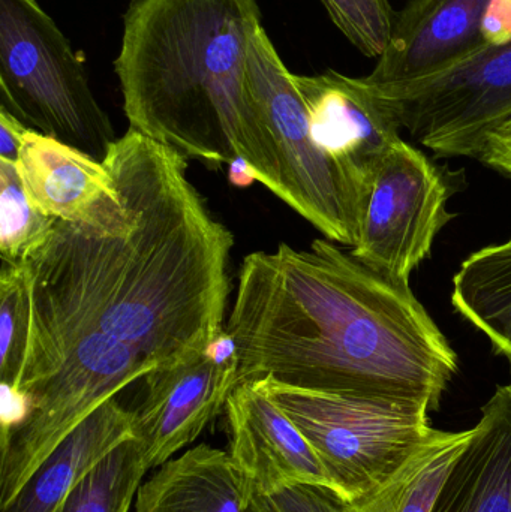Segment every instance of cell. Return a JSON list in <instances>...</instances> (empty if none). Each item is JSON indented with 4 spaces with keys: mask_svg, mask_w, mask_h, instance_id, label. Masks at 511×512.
Here are the masks:
<instances>
[{
    "mask_svg": "<svg viewBox=\"0 0 511 512\" xmlns=\"http://www.w3.org/2000/svg\"><path fill=\"white\" fill-rule=\"evenodd\" d=\"M104 164L134 227L108 236L57 221L27 262L32 321L102 331L158 369L194 360L225 330L233 234L171 147L129 128Z\"/></svg>",
    "mask_w": 511,
    "mask_h": 512,
    "instance_id": "obj_1",
    "label": "cell"
},
{
    "mask_svg": "<svg viewBox=\"0 0 511 512\" xmlns=\"http://www.w3.org/2000/svg\"><path fill=\"white\" fill-rule=\"evenodd\" d=\"M225 330L236 342L239 384L269 378L434 412L458 373L455 349L410 283L327 239L246 256Z\"/></svg>",
    "mask_w": 511,
    "mask_h": 512,
    "instance_id": "obj_2",
    "label": "cell"
},
{
    "mask_svg": "<svg viewBox=\"0 0 511 512\" xmlns=\"http://www.w3.org/2000/svg\"><path fill=\"white\" fill-rule=\"evenodd\" d=\"M258 0H131L114 71L129 128L212 168L243 158L284 197L281 165L249 87Z\"/></svg>",
    "mask_w": 511,
    "mask_h": 512,
    "instance_id": "obj_3",
    "label": "cell"
},
{
    "mask_svg": "<svg viewBox=\"0 0 511 512\" xmlns=\"http://www.w3.org/2000/svg\"><path fill=\"white\" fill-rule=\"evenodd\" d=\"M156 369L137 348L102 331L30 321L15 390L26 397L27 408L17 424L2 429L0 507L78 424Z\"/></svg>",
    "mask_w": 511,
    "mask_h": 512,
    "instance_id": "obj_4",
    "label": "cell"
},
{
    "mask_svg": "<svg viewBox=\"0 0 511 512\" xmlns=\"http://www.w3.org/2000/svg\"><path fill=\"white\" fill-rule=\"evenodd\" d=\"M0 93L27 128L98 161L117 140L86 60L38 0H0Z\"/></svg>",
    "mask_w": 511,
    "mask_h": 512,
    "instance_id": "obj_5",
    "label": "cell"
},
{
    "mask_svg": "<svg viewBox=\"0 0 511 512\" xmlns=\"http://www.w3.org/2000/svg\"><path fill=\"white\" fill-rule=\"evenodd\" d=\"M299 427L323 463L333 489L348 502L383 489L431 441L429 411L314 393L258 379Z\"/></svg>",
    "mask_w": 511,
    "mask_h": 512,
    "instance_id": "obj_6",
    "label": "cell"
},
{
    "mask_svg": "<svg viewBox=\"0 0 511 512\" xmlns=\"http://www.w3.org/2000/svg\"><path fill=\"white\" fill-rule=\"evenodd\" d=\"M248 78L278 153L282 201L327 240L353 249L368 192L315 143L294 74L285 66L264 24L252 39Z\"/></svg>",
    "mask_w": 511,
    "mask_h": 512,
    "instance_id": "obj_7",
    "label": "cell"
},
{
    "mask_svg": "<svg viewBox=\"0 0 511 512\" xmlns=\"http://www.w3.org/2000/svg\"><path fill=\"white\" fill-rule=\"evenodd\" d=\"M377 90L417 143L440 158L477 159L488 135L511 117V41L431 77Z\"/></svg>",
    "mask_w": 511,
    "mask_h": 512,
    "instance_id": "obj_8",
    "label": "cell"
},
{
    "mask_svg": "<svg viewBox=\"0 0 511 512\" xmlns=\"http://www.w3.org/2000/svg\"><path fill=\"white\" fill-rule=\"evenodd\" d=\"M453 186L446 168L402 141L372 179L351 254L390 279L410 282L440 231L455 218L447 210Z\"/></svg>",
    "mask_w": 511,
    "mask_h": 512,
    "instance_id": "obj_9",
    "label": "cell"
},
{
    "mask_svg": "<svg viewBox=\"0 0 511 512\" xmlns=\"http://www.w3.org/2000/svg\"><path fill=\"white\" fill-rule=\"evenodd\" d=\"M511 41V0H410L366 81L377 89L431 77Z\"/></svg>",
    "mask_w": 511,
    "mask_h": 512,
    "instance_id": "obj_10",
    "label": "cell"
},
{
    "mask_svg": "<svg viewBox=\"0 0 511 512\" xmlns=\"http://www.w3.org/2000/svg\"><path fill=\"white\" fill-rule=\"evenodd\" d=\"M315 143L366 192L386 156L401 144V123L365 77L294 74Z\"/></svg>",
    "mask_w": 511,
    "mask_h": 512,
    "instance_id": "obj_11",
    "label": "cell"
},
{
    "mask_svg": "<svg viewBox=\"0 0 511 512\" xmlns=\"http://www.w3.org/2000/svg\"><path fill=\"white\" fill-rule=\"evenodd\" d=\"M30 203L57 221L122 236L134 227L104 162L27 129L15 162Z\"/></svg>",
    "mask_w": 511,
    "mask_h": 512,
    "instance_id": "obj_12",
    "label": "cell"
},
{
    "mask_svg": "<svg viewBox=\"0 0 511 512\" xmlns=\"http://www.w3.org/2000/svg\"><path fill=\"white\" fill-rule=\"evenodd\" d=\"M146 396L134 411V438L150 468L171 460L225 409L239 385V363H222L209 354L150 372Z\"/></svg>",
    "mask_w": 511,
    "mask_h": 512,
    "instance_id": "obj_13",
    "label": "cell"
},
{
    "mask_svg": "<svg viewBox=\"0 0 511 512\" xmlns=\"http://www.w3.org/2000/svg\"><path fill=\"white\" fill-rule=\"evenodd\" d=\"M225 412L230 429L228 454L263 495L291 484L332 487L308 439L258 382L237 385Z\"/></svg>",
    "mask_w": 511,
    "mask_h": 512,
    "instance_id": "obj_14",
    "label": "cell"
},
{
    "mask_svg": "<svg viewBox=\"0 0 511 512\" xmlns=\"http://www.w3.org/2000/svg\"><path fill=\"white\" fill-rule=\"evenodd\" d=\"M134 512H275L227 451L200 444L141 483Z\"/></svg>",
    "mask_w": 511,
    "mask_h": 512,
    "instance_id": "obj_15",
    "label": "cell"
},
{
    "mask_svg": "<svg viewBox=\"0 0 511 512\" xmlns=\"http://www.w3.org/2000/svg\"><path fill=\"white\" fill-rule=\"evenodd\" d=\"M431 512H511V382L483 406Z\"/></svg>",
    "mask_w": 511,
    "mask_h": 512,
    "instance_id": "obj_16",
    "label": "cell"
},
{
    "mask_svg": "<svg viewBox=\"0 0 511 512\" xmlns=\"http://www.w3.org/2000/svg\"><path fill=\"white\" fill-rule=\"evenodd\" d=\"M129 438H134V411L113 397L45 457L17 495L0 507V512H56L75 486Z\"/></svg>",
    "mask_w": 511,
    "mask_h": 512,
    "instance_id": "obj_17",
    "label": "cell"
},
{
    "mask_svg": "<svg viewBox=\"0 0 511 512\" xmlns=\"http://www.w3.org/2000/svg\"><path fill=\"white\" fill-rule=\"evenodd\" d=\"M452 304L511 363V239L462 262L453 277Z\"/></svg>",
    "mask_w": 511,
    "mask_h": 512,
    "instance_id": "obj_18",
    "label": "cell"
},
{
    "mask_svg": "<svg viewBox=\"0 0 511 512\" xmlns=\"http://www.w3.org/2000/svg\"><path fill=\"white\" fill-rule=\"evenodd\" d=\"M473 436L435 430L431 441L375 495L348 505L347 512H431L459 454Z\"/></svg>",
    "mask_w": 511,
    "mask_h": 512,
    "instance_id": "obj_19",
    "label": "cell"
},
{
    "mask_svg": "<svg viewBox=\"0 0 511 512\" xmlns=\"http://www.w3.org/2000/svg\"><path fill=\"white\" fill-rule=\"evenodd\" d=\"M150 466L135 438L107 454L56 512H129Z\"/></svg>",
    "mask_w": 511,
    "mask_h": 512,
    "instance_id": "obj_20",
    "label": "cell"
},
{
    "mask_svg": "<svg viewBox=\"0 0 511 512\" xmlns=\"http://www.w3.org/2000/svg\"><path fill=\"white\" fill-rule=\"evenodd\" d=\"M57 219L36 209L15 164L0 159V255L9 264H27L53 234Z\"/></svg>",
    "mask_w": 511,
    "mask_h": 512,
    "instance_id": "obj_21",
    "label": "cell"
},
{
    "mask_svg": "<svg viewBox=\"0 0 511 512\" xmlns=\"http://www.w3.org/2000/svg\"><path fill=\"white\" fill-rule=\"evenodd\" d=\"M32 280L29 265L2 261L0 271V381L17 390L29 348Z\"/></svg>",
    "mask_w": 511,
    "mask_h": 512,
    "instance_id": "obj_22",
    "label": "cell"
},
{
    "mask_svg": "<svg viewBox=\"0 0 511 512\" xmlns=\"http://www.w3.org/2000/svg\"><path fill=\"white\" fill-rule=\"evenodd\" d=\"M342 35L365 56L380 59L389 45L396 14L390 0H320Z\"/></svg>",
    "mask_w": 511,
    "mask_h": 512,
    "instance_id": "obj_23",
    "label": "cell"
},
{
    "mask_svg": "<svg viewBox=\"0 0 511 512\" xmlns=\"http://www.w3.org/2000/svg\"><path fill=\"white\" fill-rule=\"evenodd\" d=\"M275 512H347L350 502L332 487L291 484L269 495Z\"/></svg>",
    "mask_w": 511,
    "mask_h": 512,
    "instance_id": "obj_24",
    "label": "cell"
},
{
    "mask_svg": "<svg viewBox=\"0 0 511 512\" xmlns=\"http://www.w3.org/2000/svg\"><path fill=\"white\" fill-rule=\"evenodd\" d=\"M477 159L511 179V117L488 135Z\"/></svg>",
    "mask_w": 511,
    "mask_h": 512,
    "instance_id": "obj_25",
    "label": "cell"
},
{
    "mask_svg": "<svg viewBox=\"0 0 511 512\" xmlns=\"http://www.w3.org/2000/svg\"><path fill=\"white\" fill-rule=\"evenodd\" d=\"M27 126L0 105V159L15 164Z\"/></svg>",
    "mask_w": 511,
    "mask_h": 512,
    "instance_id": "obj_26",
    "label": "cell"
},
{
    "mask_svg": "<svg viewBox=\"0 0 511 512\" xmlns=\"http://www.w3.org/2000/svg\"><path fill=\"white\" fill-rule=\"evenodd\" d=\"M228 182L237 188H248L258 182V174L246 159L237 158L228 165Z\"/></svg>",
    "mask_w": 511,
    "mask_h": 512,
    "instance_id": "obj_27",
    "label": "cell"
}]
</instances>
